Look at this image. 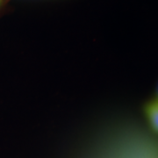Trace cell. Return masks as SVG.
Masks as SVG:
<instances>
[{
	"mask_svg": "<svg viewBox=\"0 0 158 158\" xmlns=\"http://www.w3.org/2000/svg\"><path fill=\"white\" fill-rule=\"evenodd\" d=\"M145 114L152 129L158 134V98L149 102L146 106Z\"/></svg>",
	"mask_w": 158,
	"mask_h": 158,
	"instance_id": "obj_1",
	"label": "cell"
},
{
	"mask_svg": "<svg viewBox=\"0 0 158 158\" xmlns=\"http://www.w3.org/2000/svg\"><path fill=\"white\" fill-rule=\"evenodd\" d=\"M157 95H158V93H157Z\"/></svg>",
	"mask_w": 158,
	"mask_h": 158,
	"instance_id": "obj_2",
	"label": "cell"
}]
</instances>
